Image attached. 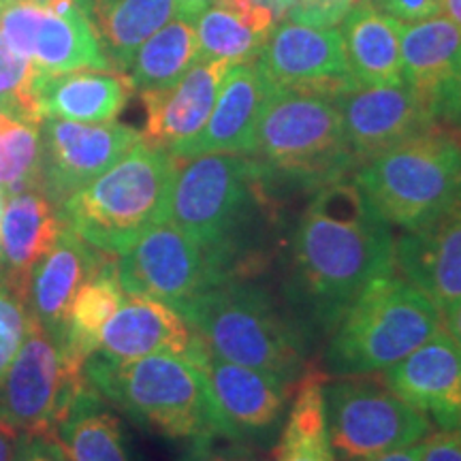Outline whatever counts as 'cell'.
<instances>
[{
	"mask_svg": "<svg viewBox=\"0 0 461 461\" xmlns=\"http://www.w3.org/2000/svg\"><path fill=\"white\" fill-rule=\"evenodd\" d=\"M393 272V227L357 182L316 190L286 248V299L302 330L330 333L374 280Z\"/></svg>",
	"mask_w": 461,
	"mask_h": 461,
	"instance_id": "6da1fadb",
	"label": "cell"
},
{
	"mask_svg": "<svg viewBox=\"0 0 461 461\" xmlns=\"http://www.w3.org/2000/svg\"><path fill=\"white\" fill-rule=\"evenodd\" d=\"M165 221L203 246L230 280L269 263L280 224L276 190L248 154L176 157Z\"/></svg>",
	"mask_w": 461,
	"mask_h": 461,
	"instance_id": "7a4b0ae2",
	"label": "cell"
},
{
	"mask_svg": "<svg viewBox=\"0 0 461 461\" xmlns=\"http://www.w3.org/2000/svg\"><path fill=\"white\" fill-rule=\"evenodd\" d=\"M177 314L218 359L276 372L288 380H297L308 367L302 325L250 278L222 282Z\"/></svg>",
	"mask_w": 461,
	"mask_h": 461,
	"instance_id": "3957f363",
	"label": "cell"
},
{
	"mask_svg": "<svg viewBox=\"0 0 461 461\" xmlns=\"http://www.w3.org/2000/svg\"><path fill=\"white\" fill-rule=\"evenodd\" d=\"M84 372L113 408L143 428L194 445L216 438L205 374L190 355L163 353L131 361L92 355Z\"/></svg>",
	"mask_w": 461,
	"mask_h": 461,
	"instance_id": "277c9868",
	"label": "cell"
},
{
	"mask_svg": "<svg viewBox=\"0 0 461 461\" xmlns=\"http://www.w3.org/2000/svg\"><path fill=\"white\" fill-rule=\"evenodd\" d=\"M176 157L140 141L118 163L60 205L62 221L92 248L124 255L149 229L165 222Z\"/></svg>",
	"mask_w": 461,
	"mask_h": 461,
	"instance_id": "5b68a950",
	"label": "cell"
},
{
	"mask_svg": "<svg viewBox=\"0 0 461 461\" xmlns=\"http://www.w3.org/2000/svg\"><path fill=\"white\" fill-rule=\"evenodd\" d=\"M442 330V312L402 276L372 282L330 331L322 372L327 378L367 376L395 366Z\"/></svg>",
	"mask_w": 461,
	"mask_h": 461,
	"instance_id": "8992f818",
	"label": "cell"
},
{
	"mask_svg": "<svg viewBox=\"0 0 461 461\" xmlns=\"http://www.w3.org/2000/svg\"><path fill=\"white\" fill-rule=\"evenodd\" d=\"M274 190L316 193L357 171L336 101L308 92L274 90L258 122L255 152Z\"/></svg>",
	"mask_w": 461,
	"mask_h": 461,
	"instance_id": "52a82bcc",
	"label": "cell"
},
{
	"mask_svg": "<svg viewBox=\"0 0 461 461\" xmlns=\"http://www.w3.org/2000/svg\"><path fill=\"white\" fill-rule=\"evenodd\" d=\"M353 180L391 227L414 230L461 199V137L434 126L361 165Z\"/></svg>",
	"mask_w": 461,
	"mask_h": 461,
	"instance_id": "ba28073f",
	"label": "cell"
},
{
	"mask_svg": "<svg viewBox=\"0 0 461 461\" xmlns=\"http://www.w3.org/2000/svg\"><path fill=\"white\" fill-rule=\"evenodd\" d=\"M79 359L56 333L32 321L0 378V423L20 436H51L88 380Z\"/></svg>",
	"mask_w": 461,
	"mask_h": 461,
	"instance_id": "9c48e42d",
	"label": "cell"
},
{
	"mask_svg": "<svg viewBox=\"0 0 461 461\" xmlns=\"http://www.w3.org/2000/svg\"><path fill=\"white\" fill-rule=\"evenodd\" d=\"M322 393L336 461L412 447L434 429L428 414L402 400L376 374L325 378Z\"/></svg>",
	"mask_w": 461,
	"mask_h": 461,
	"instance_id": "30bf717a",
	"label": "cell"
},
{
	"mask_svg": "<svg viewBox=\"0 0 461 461\" xmlns=\"http://www.w3.org/2000/svg\"><path fill=\"white\" fill-rule=\"evenodd\" d=\"M199 361L210 391L216 436L240 447H265L285 425L297 380L240 366L207 353L199 342L190 353Z\"/></svg>",
	"mask_w": 461,
	"mask_h": 461,
	"instance_id": "8fae6325",
	"label": "cell"
},
{
	"mask_svg": "<svg viewBox=\"0 0 461 461\" xmlns=\"http://www.w3.org/2000/svg\"><path fill=\"white\" fill-rule=\"evenodd\" d=\"M118 276L129 295L157 299L176 312L230 280L203 246L167 221L120 255Z\"/></svg>",
	"mask_w": 461,
	"mask_h": 461,
	"instance_id": "7c38bea8",
	"label": "cell"
},
{
	"mask_svg": "<svg viewBox=\"0 0 461 461\" xmlns=\"http://www.w3.org/2000/svg\"><path fill=\"white\" fill-rule=\"evenodd\" d=\"M39 132V190L58 207L103 176L141 141L140 131L118 122H73L62 118H43Z\"/></svg>",
	"mask_w": 461,
	"mask_h": 461,
	"instance_id": "4fadbf2b",
	"label": "cell"
},
{
	"mask_svg": "<svg viewBox=\"0 0 461 461\" xmlns=\"http://www.w3.org/2000/svg\"><path fill=\"white\" fill-rule=\"evenodd\" d=\"M257 62L276 90L336 99L359 86L346 62L344 39L338 26L316 28L293 20L280 22Z\"/></svg>",
	"mask_w": 461,
	"mask_h": 461,
	"instance_id": "5bb4252c",
	"label": "cell"
},
{
	"mask_svg": "<svg viewBox=\"0 0 461 461\" xmlns=\"http://www.w3.org/2000/svg\"><path fill=\"white\" fill-rule=\"evenodd\" d=\"M0 34L15 51L31 58L43 75L79 68L113 71L103 54L95 28L75 5L62 11L31 3L9 5L0 9Z\"/></svg>",
	"mask_w": 461,
	"mask_h": 461,
	"instance_id": "9a60e30c",
	"label": "cell"
},
{
	"mask_svg": "<svg viewBox=\"0 0 461 461\" xmlns=\"http://www.w3.org/2000/svg\"><path fill=\"white\" fill-rule=\"evenodd\" d=\"M357 169L387 149L434 129V120L406 84L357 86L336 96Z\"/></svg>",
	"mask_w": 461,
	"mask_h": 461,
	"instance_id": "2e32d148",
	"label": "cell"
},
{
	"mask_svg": "<svg viewBox=\"0 0 461 461\" xmlns=\"http://www.w3.org/2000/svg\"><path fill=\"white\" fill-rule=\"evenodd\" d=\"M402 79L436 122L461 115V31L447 15L402 24Z\"/></svg>",
	"mask_w": 461,
	"mask_h": 461,
	"instance_id": "e0dca14e",
	"label": "cell"
},
{
	"mask_svg": "<svg viewBox=\"0 0 461 461\" xmlns=\"http://www.w3.org/2000/svg\"><path fill=\"white\" fill-rule=\"evenodd\" d=\"M380 378L440 428L461 423V346L445 327Z\"/></svg>",
	"mask_w": 461,
	"mask_h": 461,
	"instance_id": "ac0fdd59",
	"label": "cell"
},
{
	"mask_svg": "<svg viewBox=\"0 0 461 461\" xmlns=\"http://www.w3.org/2000/svg\"><path fill=\"white\" fill-rule=\"evenodd\" d=\"M230 67L227 60H197L171 86L141 92L146 107L141 140L171 154L194 140L210 120Z\"/></svg>",
	"mask_w": 461,
	"mask_h": 461,
	"instance_id": "d6986e66",
	"label": "cell"
},
{
	"mask_svg": "<svg viewBox=\"0 0 461 461\" xmlns=\"http://www.w3.org/2000/svg\"><path fill=\"white\" fill-rule=\"evenodd\" d=\"M395 269L440 312L461 302V199L423 227L402 230Z\"/></svg>",
	"mask_w": 461,
	"mask_h": 461,
	"instance_id": "ffe728a7",
	"label": "cell"
},
{
	"mask_svg": "<svg viewBox=\"0 0 461 461\" xmlns=\"http://www.w3.org/2000/svg\"><path fill=\"white\" fill-rule=\"evenodd\" d=\"M274 90L257 60L233 65L224 77L210 120L199 135L186 146L176 149L173 157H197V154H248L252 157L258 122Z\"/></svg>",
	"mask_w": 461,
	"mask_h": 461,
	"instance_id": "44dd1931",
	"label": "cell"
},
{
	"mask_svg": "<svg viewBox=\"0 0 461 461\" xmlns=\"http://www.w3.org/2000/svg\"><path fill=\"white\" fill-rule=\"evenodd\" d=\"M105 258V252L92 248L65 224L56 244L39 258L28 276L26 302L34 321L62 338L75 295Z\"/></svg>",
	"mask_w": 461,
	"mask_h": 461,
	"instance_id": "7402d4cb",
	"label": "cell"
},
{
	"mask_svg": "<svg viewBox=\"0 0 461 461\" xmlns=\"http://www.w3.org/2000/svg\"><path fill=\"white\" fill-rule=\"evenodd\" d=\"M197 336L176 310L157 299L126 293L105 330L95 355L112 361L141 359L149 355H190Z\"/></svg>",
	"mask_w": 461,
	"mask_h": 461,
	"instance_id": "603a6c76",
	"label": "cell"
},
{
	"mask_svg": "<svg viewBox=\"0 0 461 461\" xmlns=\"http://www.w3.org/2000/svg\"><path fill=\"white\" fill-rule=\"evenodd\" d=\"M65 221L50 197L39 188L9 194L0 221V276L26 297L28 276L45 252L56 244Z\"/></svg>",
	"mask_w": 461,
	"mask_h": 461,
	"instance_id": "cb8c5ba5",
	"label": "cell"
},
{
	"mask_svg": "<svg viewBox=\"0 0 461 461\" xmlns=\"http://www.w3.org/2000/svg\"><path fill=\"white\" fill-rule=\"evenodd\" d=\"M126 73L79 68L43 75L39 82V107L43 118L73 122H113L132 95Z\"/></svg>",
	"mask_w": 461,
	"mask_h": 461,
	"instance_id": "d4e9b609",
	"label": "cell"
},
{
	"mask_svg": "<svg viewBox=\"0 0 461 461\" xmlns=\"http://www.w3.org/2000/svg\"><path fill=\"white\" fill-rule=\"evenodd\" d=\"M276 20L261 0H212L194 15L199 60H227L229 65L257 60Z\"/></svg>",
	"mask_w": 461,
	"mask_h": 461,
	"instance_id": "484cf974",
	"label": "cell"
},
{
	"mask_svg": "<svg viewBox=\"0 0 461 461\" xmlns=\"http://www.w3.org/2000/svg\"><path fill=\"white\" fill-rule=\"evenodd\" d=\"M346 62L359 86H397L402 79V22L359 0L339 22Z\"/></svg>",
	"mask_w": 461,
	"mask_h": 461,
	"instance_id": "4316f807",
	"label": "cell"
},
{
	"mask_svg": "<svg viewBox=\"0 0 461 461\" xmlns=\"http://www.w3.org/2000/svg\"><path fill=\"white\" fill-rule=\"evenodd\" d=\"M51 436L68 461H137L124 423L90 383L79 391Z\"/></svg>",
	"mask_w": 461,
	"mask_h": 461,
	"instance_id": "83f0119b",
	"label": "cell"
},
{
	"mask_svg": "<svg viewBox=\"0 0 461 461\" xmlns=\"http://www.w3.org/2000/svg\"><path fill=\"white\" fill-rule=\"evenodd\" d=\"M92 28L113 71L126 73L143 41L180 15L177 0H92Z\"/></svg>",
	"mask_w": 461,
	"mask_h": 461,
	"instance_id": "f1b7e54d",
	"label": "cell"
},
{
	"mask_svg": "<svg viewBox=\"0 0 461 461\" xmlns=\"http://www.w3.org/2000/svg\"><path fill=\"white\" fill-rule=\"evenodd\" d=\"M325 378V372L316 366H308L297 378L276 447V461H336L327 434Z\"/></svg>",
	"mask_w": 461,
	"mask_h": 461,
	"instance_id": "f546056e",
	"label": "cell"
},
{
	"mask_svg": "<svg viewBox=\"0 0 461 461\" xmlns=\"http://www.w3.org/2000/svg\"><path fill=\"white\" fill-rule=\"evenodd\" d=\"M197 60L199 43L194 17L180 14L137 48L126 68V77L140 92L158 90L177 82Z\"/></svg>",
	"mask_w": 461,
	"mask_h": 461,
	"instance_id": "4dcf8cb0",
	"label": "cell"
},
{
	"mask_svg": "<svg viewBox=\"0 0 461 461\" xmlns=\"http://www.w3.org/2000/svg\"><path fill=\"white\" fill-rule=\"evenodd\" d=\"M124 299L126 291L120 282L118 263L105 258L75 295L65 322V331H62V342L79 359H88L99 348L103 330L109 319L118 312Z\"/></svg>",
	"mask_w": 461,
	"mask_h": 461,
	"instance_id": "1f68e13d",
	"label": "cell"
},
{
	"mask_svg": "<svg viewBox=\"0 0 461 461\" xmlns=\"http://www.w3.org/2000/svg\"><path fill=\"white\" fill-rule=\"evenodd\" d=\"M32 321L34 316L26 297L0 276V378L24 344Z\"/></svg>",
	"mask_w": 461,
	"mask_h": 461,
	"instance_id": "d6a6232c",
	"label": "cell"
},
{
	"mask_svg": "<svg viewBox=\"0 0 461 461\" xmlns=\"http://www.w3.org/2000/svg\"><path fill=\"white\" fill-rule=\"evenodd\" d=\"M357 3L359 0H293L285 17L316 28L339 26Z\"/></svg>",
	"mask_w": 461,
	"mask_h": 461,
	"instance_id": "836d02e7",
	"label": "cell"
},
{
	"mask_svg": "<svg viewBox=\"0 0 461 461\" xmlns=\"http://www.w3.org/2000/svg\"><path fill=\"white\" fill-rule=\"evenodd\" d=\"M419 461H461V423L431 429L417 442Z\"/></svg>",
	"mask_w": 461,
	"mask_h": 461,
	"instance_id": "e575fe53",
	"label": "cell"
},
{
	"mask_svg": "<svg viewBox=\"0 0 461 461\" xmlns=\"http://www.w3.org/2000/svg\"><path fill=\"white\" fill-rule=\"evenodd\" d=\"M372 3L402 24L428 20V17L440 15L445 9V0H372Z\"/></svg>",
	"mask_w": 461,
	"mask_h": 461,
	"instance_id": "d590c367",
	"label": "cell"
},
{
	"mask_svg": "<svg viewBox=\"0 0 461 461\" xmlns=\"http://www.w3.org/2000/svg\"><path fill=\"white\" fill-rule=\"evenodd\" d=\"M14 461H68L54 436H22Z\"/></svg>",
	"mask_w": 461,
	"mask_h": 461,
	"instance_id": "8d00e7d4",
	"label": "cell"
},
{
	"mask_svg": "<svg viewBox=\"0 0 461 461\" xmlns=\"http://www.w3.org/2000/svg\"><path fill=\"white\" fill-rule=\"evenodd\" d=\"M20 434L9 429L7 425L0 423V461H14L17 453V445H20Z\"/></svg>",
	"mask_w": 461,
	"mask_h": 461,
	"instance_id": "74e56055",
	"label": "cell"
},
{
	"mask_svg": "<svg viewBox=\"0 0 461 461\" xmlns=\"http://www.w3.org/2000/svg\"><path fill=\"white\" fill-rule=\"evenodd\" d=\"M442 327L451 333L455 342L461 346V302L442 312Z\"/></svg>",
	"mask_w": 461,
	"mask_h": 461,
	"instance_id": "f35d334b",
	"label": "cell"
},
{
	"mask_svg": "<svg viewBox=\"0 0 461 461\" xmlns=\"http://www.w3.org/2000/svg\"><path fill=\"white\" fill-rule=\"evenodd\" d=\"M355 461H419V451H417V445H412L406 448H395V451L372 455V457L355 459Z\"/></svg>",
	"mask_w": 461,
	"mask_h": 461,
	"instance_id": "ab89813d",
	"label": "cell"
},
{
	"mask_svg": "<svg viewBox=\"0 0 461 461\" xmlns=\"http://www.w3.org/2000/svg\"><path fill=\"white\" fill-rule=\"evenodd\" d=\"M188 461H252L240 455H224V453H212L207 451L205 445H194V451L190 455Z\"/></svg>",
	"mask_w": 461,
	"mask_h": 461,
	"instance_id": "60d3db41",
	"label": "cell"
},
{
	"mask_svg": "<svg viewBox=\"0 0 461 461\" xmlns=\"http://www.w3.org/2000/svg\"><path fill=\"white\" fill-rule=\"evenodd\" d=\"M210 3L212 0H177V5H180V14L190 15V17L201 14V11H203Z\"/></svg>",
	"mask_w": 461,
	"mask_h": 461,
	"instance_id": "b9f144b4",
	"label": "cell"
},
{
	"mask_svg": "<svg viewBox=\"0 0 461 461\" xmlns=\"http://www.w3.org/2000/svg\"><path fill=\"white\" fill-rule=\"evenodd\" d=\"M442 14H447L448 20L461 31V0H445V9Z\"/></svg>",
	"mask_w": 461,
	"mask_h": 461,
	"instance_id": "7bdbcfd3",
	"label": "cell"
},
{
	"mask_svg": "<svg viewBox=\"0 0 461 461\" xmlns=\"http://www.w3.org/2000/svg\"><path fill=\"white\" fill-rule=\"evenodd\" d=\"M261 3L267 5V7L274 11L276 17H285L288 7H291L293 0H261Z\"/></svg>",
	"mask_w": 461,
	"mask_h": 461,
	"instance_id": "ee69618b",
	"label": "cell"
},
{
	"mask_svg": "<svg viewBox=\"0 0 461 461\" xmlns=\"http://www.w3.org/2000/svg\"><path fill=\"white\" fill-rule=\"evenodd\" d=\"M15 3H31V5H37V7H39V0H0V9L9 7V5H15Z\"/></svg>",
	"mask_w": 461,
	"mask_h": 461,
	"instance_id": "f6af8a7d",
	"label": "cell"
},
{
	"mask_svg": "<svg viewBox=\"0 0 461 461\" xmlns=\"http://www.w3.org/2000/svg\"><path fill=\"white\" fill-rule=\"evenodd\" d=\"M3 210H5V193L0 190V221H3Z\"/></svg>",
	"mask_w": 461,
	"mask_h": 461,
	"instance_id": "bcb514c9",
	"label": "cell"
},
{
	"mask_svg": "<svg viewBox=\"0 0 461 461\" xmlns=\"http://www.w3.org/2000/svg\"><path fill=\"white\" fill-rule=\"evenodd\" d=\"M455 126H457V129L461 131V115H459V120H457V122H455Z\"/></svg>",
	"mask_w": 461,
	"mask_h": 461,
	"instance_id": "7dc6e473",
	"label": "cell"
}]
</instances>
